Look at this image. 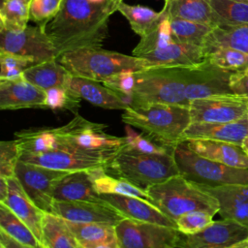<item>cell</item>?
Here are the masks:
<instances>
[{"label":"cell","instance_id":"1","mask_svg":"<svg viewBox=\"0 0 248 248\" xmlns=\"http://www.w3.org/2000/svg\"><path fill=\"white\" fill-rule=\"evenodd\" d=\"M122 0H64L60 12L47 23L58 57L81 48L102 47L111 15Z\"/></svg>","mask_w":248,"mask_h":248},{"label":"cell","instance_id":"2","mask_svg":"<svg viewBox=\"0 0 248 248\" xmlns=\"http://www.w3.org/2000/svg\"><path fill=\"white\" fill-rule=\"evenodd\" d=\"M121 120L170 148L185 140L186 130L192 123L189 107L169 104L129 106L123 110Z\"/></svg>","mask_w":248,"mask_h":248},{"label":"cell","instance_id":"3","mask_svg":"<svg viewBox=\"0 0 248 248\" xmlns=\"http://www.w3.org/2000/svg\"><path fill=\"white\" fill-rule=\"evenodd\" d=\"M146 192L151 202L173 221L192 211L212 215L219 211V202L210 193L180 173L149 187Z\"/></svg>","mask_w":248,"mask_h":248},{"label":"cell","instance_id":"4","mask_svg":"<svg viewBox=\"0 0 248 248\" xmlns=\"http://www.w3.org/2000/svg\"><path fill=\"white\" fill-rule=\"evenodd\" d=\"M105 170L144 191L180 173L173 153H140L126 148L125 144L108 162Z\"/></svg>","mask_w":248,"mask_h":248},{"label":"cell","instance_id":"5","mask_svg":"<svg viewBox=\"0 0 248 248\" xmlns=\"http://www.w3.org/2000/svg\"><path fill=\"white\" fill-rule=\"evenodd\" d=\"M72 75L103 82L120 72H138L156 67L154 63L117 51L98 48H81L69 51L57 59Z\"/></svg>","mask_w":248,"mask_h":248},{"label":"cell","instance_id":"6","mask_svg":"<svg viewBox=\"0 0 248 248\" xmlns=\"http://www.w3.org/2000/svg\"><path fill=\"white\" fill-rule=\"evenodd\" d=\"M135 89L130 106L169 104L189 107L185 67L156 66L135 73Z\"/></svg>","mask_w":248,"mask_h":248},{"label":"cell","instance_id":"7","mask_svg":"<svg viewBox=\"0 0 248 248\" xmlns=\"http://www.w3.org/2000/svg\"><path fill=\"white\" fill-rule=\"evenodd\" d=\"M173 156L180 174L197 184L210 187L248 184V169L229 167L200 156L185 140L174 147Z\"/></svg>","mask_w":248,"mask_h":248},{"label":"cell","instance_id":"8","mask_svg":"<svg viewBox=\"0 0 248 248\" xmlns=\"http://www.w3.org/2000/svg\"><path fill=\"white\" fill-rule=\"evenodd\" d=\"M118 150H88L61 144L57 149L45 153L21 154L19 160L59 170H91L106 169Z\"/></svg>","mask_w":248,"mask_h":248},{"label":"cell","instance_id":"9","mask_svg":"<svg viewBox=\"0 0 248 248\" xmlns=\"http://www.w3.org/2000/svg\"><path fill=\"white\" fill-rule=\"evenodd\" d=\"M108 126L89 121L79 115L67 124L56 127V133L62 144L88 150H117L124 146L125 137H116L106 132Z\"/></svg>","mask_w":248,"mask_h":248},{"label":"cell","instance_id":"10","mask_svg":"<svg viewBox=\"0 0 248 248\" xmlns=\"http://www.w3.org/2000/svg\"><path fill=\"white\" fill-rule=\"evenodd\" d=\"M115 230L120 248H176L181 235L175 228L127 218Z\"/></svg>","mask_w":248,"mask_h":248},{"label":"cell","instance_id":"11","mask_svg":"<svg viewBox=\"0 0 248 248\" xmlns=\"http://www.w3.org/2000/svg\"><path fill=\"white\" fill-rule=\"evenodd\" d=\"M46 25L27 26L18 31L0 29V50L32 58L37 64L58 59Z\"/></svg>","mask_w":248,"mask_h":248},{"label":"cell","instance_id":"12","mask_svg":"<svg viewBox=\"0 0 248 248\" xmlns=\"http://www.w3.org/2000/svg\"><path fill=\"white\" fill-rule=\"evenodd\" d=\"M69 172L71 171L53 170L19 160L15 176L35 204L43 211L51 213L54 187Z\"/></svg>","mask_w":248,"mask_h":248},{"label":"cell","instance_id":"13","mask_svg":"<svg viewBox=\"0 0 248 248\" xmlns=\"http://www.w3.org/2000/svg\"><path fill=\"white\" fill-rule=\"evenodd\" d=\"M192 122L224 123L237 121L247 115L248 98L235 94L218 95L190 101Z\"/></svg>","mask_w":248,"mask_h":248},{"label":"cell","instance_id":"14","mask_svg":"<svg viewBox=\"0 0 248 248\" xmlns=\"http://www.w3.org/2000/svg\"><path fill=\"white\" fill-rule=\"evenodd\" d=\"M233 72L219 68L208 61L185 67L186 97L190 101L218 95L233 94L230 78Z\"/></svg>","mask_w":248,"mask_h":248},{"label":"cell","instance_id":"15","mask_svg":"<svg viewBox=\"0 0 248 248\" xmlns=\"http://www.w3.org/2000/svg\"><path fill=\"white\" fill-rule=\"evenodd\" d=\"M248 236V228L232 220L213 221L202 231L194 234H182L180 248H226Z\"/></svg>","mask_w":248,"mask_h":248},{"label":"cell","instance_id":"16","mask_svg":"<svg viewBox=\"0 0 248 248\" xmlns=\"http://www.w3.org/2000/svg\"><path fill=\"white\" fill-rule=\"evenodd\" d=\"M51 213L75 223H106L116 226L125 217L114 207L100 201H54Z\"/></svg>","mask_w":248,"mask_h":248},{"label":"cell","instance_id":"17","mask_svg":"<svg viewBox=\"0 0 248 248\" xmlns=\"http://www.w3.org/2000/svg\"><path fill=\"white\" fill-rule=\"evenodd\" d=\"M46 91L28 81L23 76L13 79H0V108H44Z\"/></svg>","mask_w":248,"mask_h":248},{"label":"cell","instance_id":"18","mask_svg":"<svg viewBox=\"0 0 248 248\" xmlns=\"http://www.w3.org/2000/svg\"><path fill=\"white\" fill-rule=\"evenodd\" d=\"M100 198L127 219L177 229L175 221L166 216L155 204L147 200L114 194H102Z\"/></svg>","mask_w":248,"mask_h":248},{"label":"cell","instance_id":"19","mask_svg":"<svg viewBox=\"0 0 248 248\" xmlns=\"http://www.w3.org/2000/svg\"><path fill=\"white\" fill-rule=\"evenodd\" d=\"M66 87L81 100L99 108L124 110L129 107V103L120 94L100 81L71 74Z\"/></svg>","mask_w":248,"mask_h":248},{"label":"cell","instance_id":"20","mask_svg":"<svg viewBox=\"0 0 248 248\" xmlns=\"http://www.w3.org/2000/svg\"><path fill=\"white\" fill-rule=\"evenodd\" d=\"M204 57L202 46L177 40L140 56L157 66L166 67H192L202 63Z\"/></svg>","mask_w":248,"mask_h":248},{"label":"cell","instance_id":"21","mask_svg":"<svg viewBox=\"0 0 248 248\" xmlns=\"http://www.w3.org/2000/svg\"><path fill=\"white\" fill-rule=\"evenodd\" d=\"M185 141L200 156L229 167L248 169V156L241 145L205 139H187Z\"/></svg>","mask_w":248,"mask_h":248},{"label":"cell","instance_id":"22","mask_svg":"<svg viewBox=\"0 0 248 248\" xmlns=\"http://www.w3.org/2000/svg\"><path fill=\"white\" fill-rule=\"evenodd\" d=\"M8 181L9 193L6 199L0 202L7 205L22 222L25 223L40 242L42 222L46 212L38 207L28 197L16 176L8 178Z\"/></svg>","mask_w":248,"mask_h":248},{"label":"cell","instance_id":"23","mask_svg":"<svg viewBox=\"0 0 248 248\" xmlns=\"http://www.w3.org/2000/svg\"><path fill=\"white\" fill-rule=\"evenodd\" d=\"M248 136L247 115L237 121L224 123L192 122L185 133L187 139H205L241 145Z\"/></svg>","mask_w":248,"mask_h":248},{"label":"cell","instance_id":"24","mask_svg":"<svg viewBox=\"0 0 248 248\" xmlns=\"http://www.w3.org/2000/svg\"><path fill=\"white\" fill-rule=\"evenodd\" d=\"M53 200L61 202L100 201V194L93 184L91 170L71 171L63 176L54 187Z\"/></svg>","mask_w":248,"mask_h":248},{"label":"cell","instance_id":"25","mask_svg":"<svg viewBox=\"0 0 248 248\" xmlns=\"http://www.w3.org/2000/svg\"><path fill=\"white\" fill-rule=\"evenodd\" d=\"M201 185V184H200ZM219 202L218 213L223 219L237 222L248 228V199L233 190L230 185H201Z\"/></svg>","mask_w":248,"mask_h":248},{"label":"cell","instance_id":"26","mask_svg":"<svg viewBox=\"0 0 248 248\" xmlns=\"http://www.w3.org/2000/svg\"><path fill=\"white\" fill-rule=\"evenodd\" d=\"M21 154H39L57 149L62 143L55 128H28L15 133Z\"/></svg>","mask_w":248,"mask_h":248},{"label":"cell","instance_id":"27","mask_svg":"<svg viewBox=\"0 0 248 248\" xmlns=\"http://www.w3.org/2000/svg\"><path fill=\"white\" fill-rule=\"evenodd\" d=\"M40 248H78V242L66 220L46 212L42 222Z\"/></svg>","mask_w":248,"mask_h":248},{"label":"cell","instance_id":"28","mask_svg":"<svg viewBox=\"0 0 248 248\" xmlns=\"http://www.w3.org/2000/svg\"><path fill=\"white\" fill-rule=\"evenodd\" d=\"M70 76L71 73L57 59L35 64L23 73L28 81L45 91L54 87H66Z\"/></svg>","mask_w":248,"mask_h":248},{"label":"cell","instance_id":"29","mask_svg":"<svg viewBox=\"0 0 248 248\" xmlns=\"http://www.w3.org/2000/svg\"><path fill=\"white\" fill-rule=\"evenodd\" d=\"M231 47L248 54V24L222 25L212 28L203 43V49Z\"/></svg>","mask_w":248,"mask_h":248},{"label":"cell","instance_id":"30","mask_svg":"<svg viewBox=\"0 0 248 248\" xmlns=\"http://www.w3.org/2000/svg\"><path fill=\"white\" fill-rule=\"evenodd\" d=\"M170 16L215 27L210 0H170L165 2Z\"/></svg>","mask_w":248,"mask_h":248},{"label":"cell","instance_id":"31","mask_svg":"<svg viewBox=\"0 0 248 248\" xmlns=\"http://www.w3.org/2000/svg\"><path fill=\"white\" fill-rule=\"evenodd\" d=\"M119 12L129 22L131 29L140 37H143L152 31L165 15V7L160 12L140 5H130L121 2L118 6Z\"/></svg>","mask_w":248,"mask_h":248},{"label":"cell","instance_id":"32","mask_svg":"<svg viewBox=\"0 0 248 248\" xmlns=\"http://www.w3.org/2000/svg\"><path fill=\"white\" fill-rule=\"evenodd\" d=\"M91 175L93 179V184L96 191L102 194H114L121 196H130L138 197L151 202V199L148 193L131 182L120 178L114 177L108 174L105 169H96L91 170Z\"/></svg>","mask_w":248,"mask_h":248},{"label":"cell","instance_id":"33","mask_svg":"<svg viewBox=\"0 0 248 248\" xmlns=\"http://www.w3.org/2000/svg\"><path fill=\"white\" fill-rule=\"evenodd\" d=\"M215 26L248 24V0H210Z\"/></svg>","mask_w":248,"mask_h":248},{"label":"cell","instance_id":"34","mask_svg":"<svg viewBox=\"0 0 248 248\" xmlns=\"http://www.w3.org/2000/svg\"><path fill=\"white\" fill-rule=\"evenodd\" d=\"M0 230L23 245L40 248V242L34 232L2 202H0Z\"/></svg>","mask_w":248,"mask_h":248},{"label":"cell","instance_id":"35","mask_svg":"<svg viewBox=\"0 0 248 248\" xmlns=\"http://www.w3.org/2000/svg\"><path fill=\"white\" fill-rule=\"evenodd\" d=\"M164 7L166 9V12L162 19L152 31H150L143 37H140L139 44L133 49V55L140 57L144 53L163 47L175 40L170 29L168 5L165 3Z\"/></svg>","mask_w":248,"mask_h":248},{"label":"cell","instance_id":"36","mask_svg":"<svg viewBox=\"0 0 248 248\" xmlns=\"http://www.w3.org/2000/svg\"><path fill=\"white\" fill-rule=\"evenodd\" d=\"M30 3L26 0L2 1L0 29L18 31L26 28L30 20Z\"/></svg>","mask_w":248,"mask_h":248},{"label":"cell","instance_id":"37","mask_svg":"<svg viewBox=\"0 0 248 248\" xmlns=\"http://www.w3.org/2000/svg\"><path fill=\"white\" fill-rule=\"evenodd\" d=\"M204 50V60L209 63L236 73L244 72L248 68V54L231 47H211Z\"/></svg>","mask_w":248,"mask_h":248},{"label":"cell","instance_id":"38","mask_svg":"<svg viewBox=\"0 0 248 248\" xmlns=\"http://www.w3.org/2000/svg\"><path fill=\"white\" fill-rule=\"evenodd\" d=\"M78 244L116 240L115 226L106 223H75L66 221Z\"/></svg>","mask_w":248,"mask_h":248},{"label":"cell","instance_id":"39","mask_svg":"<svg viewBox=\"0 0 248 248\" xmlns=\"http://www.w3.org/2000/svg\"><path fill=\"white\" fill-rule=\"evenodd\" d=\"M170 24L175 40L182 43L203 46V43L212 30V26L174 17L170 16Z\"/></svg>","mask_w":248,"mask_h":248},{"label":"cell","instance_id":"40","mask_svg":"<svg viewBox=\"0 0 248 248\" xmlns=\"http://www.w3.org/2000/svg\"><path fill=\"white\" fill-rule=\"evenodd\" d=\"M80 100L67 87H54L46 91L44 108L62 111L69 110L77 114L80 107Z\"/></svg>","mask_w":248,"mask_h":248},{"label":"cell","instance_id":"41","mask_svg":"<svg viewBox=\"0 0 248 248\" xmlns=\"http://www.w3.org/2000/svg\"><path fill=\"white\" fill-rule=\"evenodd\" d=\"M125 147L146 154H171L174 148L166 147L152 140L143 133H137L132 126L125 127Z\"/></svg>","mask_w":248,"mask_h":248},{"label":"cell","instance_id":"42","mask_svg":"<svg viewBox=\"0 0 248 248\" xmlns=\"http://www.w3.org/2000/svg\"><path fill=\"white\" fill-rule=\"evenodd\" d=\"M37 64L32 58L0 50V79H13L23 76L24 71Z\"/></svg>","mask_w":248,"mask_h":248},{"label":"cell","instance_id":"43","mask_svg":"<svg viewBox=\"0 0 248 248\" xmlns=\"http://www.w3.org/2000/svg\"><path fill=\"white\" fill-rule=\"evenodd\" d=\"M213 216L206 211L185 213L175 220L176 228L182 234H194L209 226L213 222Z\"/></svg>","mask_w":248,"mask_h":248},{"label":"cell","instance_id":"44","mask_svg":"<svg viewBox=\"0 0 248 248\" xmlns=\"http://www.w3.org/2000/svg\"><path fill=\"white\" fill-rule=\"evenodd\" d=\"M64 0H32L30 3V20L47 25L60 12Z\"/></svg>","mask_w":248,"mask_h":248},{"label":"cell","instance_id":"45","mask_svg":"<svg viewBox=\"0 0 248 248\" xmlns=\"http://www.w3.org/2000/svg\"><path fill=\"white\" fill-rule=\"evenodd\" d=\"M19 158L20 151L16 140H2L0 142V176L14 177Z\"/></svg>","mask_w":248,"mask_h":248},{"label":"cell","instance_id":"46","mask_svg":"<svg viewBox=\"0 0 248 248\" xmlns=\"http://www.w3.org/2000/svg\"><path fill=\"white\" fill-rule=\"evenodd\" d=\"M136 72L132 71H125L120 72L118 74H115L106 80H104L102 83L108 87L109 89L117 92L120 94L128 103L130 106V99L135 89V83H136Z\"/></svg>","mask_w":248,"mask_h":248},{"label":"cell","instance_id":"47","mask_svg":"<svg viewBox=\"0 0 248 248\" xmlns=\"http://www.w3.org/2000/svg\"><path fill=\"white\" fill-rule=\"evenodd\" d=\"M230 86L233 94L248 98V75L246 73H233L230 78Z\"/></svg>","mask_w":248,"mask_h":248},{"label":"cell","instance_id":"48","mask_svg":"<svg viewBox=\"0 0 248 248\" xmlns=\"http://www.w3.org/2000/svg\"><path fill=\"white\" fill-rule=\"evenodd\" d=\"M0 243H2L6 248H32L17 242L16 240L12 238L10 235H8L6 232H4L1 230H0Z\"/></svg>","mask_w":248,"mask_h":248},{"label":"cell","instance_id":"49","mask_svg":"<svg viewBox=\"0 0 248 248\" xmlns=\"http://www.w3.org/2000/svg\"><path fill=\"white\" fill-rule=\"evenodd\" d=\"M78 248H120V246L116 239V240L101 241V242H95V243L78 244Z\"/></svg>","mask_w":248,"mask_h":248},{"label":"cell","instance_id":"50","mask_svg":"<svg viewBox=\"0 0 248 248\" xmlns=\"http://www.w3.org/2000/svg\"><path fill=\"white\" fill-rule=\"evenodd\" d=\"M9 193V181L7 177L0 176V202H3Z\"/></svg>","mask_w":248,"mask_h":248},{"label":"cell","instance_id":"51","mask_svg":"<svg viewBox=\"0 0 248 248\" xmlns=\"http://www.w3.org/2000/svg\"><path fill=\"white\" fill-rule=\"evenodd\" d=\"M233 190L244 196L245 198L248 199V184H234V185H230Z\"/></svg>","mask_w":248,"mask_h":248},{"label":"cell","instance_id":"52","mask_svg":"<svg viewBox=\"0 0 248 248\" xmlns=\"http://www.w3.org/2000/svg\"><path fill=\"white\" fill-rule=\"evenodd\" d=\"M226 248H248V240L247 239H244V240H241L237 243H234L229 247H226Z\"/></svg>","mask_w":248,"mask_h":248},{"label":"cell","instance_id":"53","mask_svg":"<svg viewBox=\"0 0 248 248\" xmlns=\"http://www.w3.org/2000/svg\"><path fill=\"white\" fill-rule=\"evenodd\" d=\"M241 147H242V149L244 150V152L246 153V155L248 156V136L242 140V142H241Z\"/></svg>","mask_w":248,"mask_h":248},{"label":"cell","instance_id":"54","mask_svg":"<svg viewBox=\"0 0 248 248\" xmlns=\"http://www.w3.org/2000/svg\"><path fill=\"white\" fill-rule=\"evenodd\" d=\"M0 248H6L2 243H0Z\"/></svg>","mask_w":248,"mask_h":248},{"label":"cell","instance_id":"55","mask_svg":"<svg viewBox=\"0 0 248 248\" xmlns=\"http://www.w3.org/2000/svg\"><path fill=\"white\" fill-rule=\"evenodd\" d=\"M244 73H246V74H247V75H248V68H247V69H246V70H245V71H244Z\"/></svg>","mask_w":248,"mask_h":248},{"label":"cell","instance_id":"56","mask_svg":"<svg viewBox=\"0 0 248 248\" xmlns=\"http://www.w3.org/2000/svg\"><path fill=\"white\" fill-rule=\"evenodd\" d=\"M2 1H7V0H2ZM26 1H29V2H31L32 0H26Z\"/></svg>","mask_w":248,"mask_h":248},{"label":"cell","instance_id":"57","mask_svg":"<svg viewBox=\"0 0 248 248\" xmlns=\"http://www.w3.org/2000/svg\"><path fill=\"white\" fill-rule=\"evenodd\" d=\"M164 1H165V2H166V1H170V0H164Z\"/></svg>","mask_w":248,"mask_h":248},{"label":"cell","instance_id":"58","mask_svg":"<svg viewBox=\"0 0 248 248\" xmlns=\"http://www.w3.org/2000/svg\"><path fill=\"white\" fill-rule=\"evenodd\" d=\"M247 118H248V112H247Z\"/></svg>","mask_w":248,"mask_h":248},{"label":"cell","instance_id":"59","mask_svg":"<svg viewBox=\"0 0 248 248\" xmlns=\"http://www.w3.org/2000/svg\"><path fill=\"white\" fill-rule=\"evenodd\" d=\"M246 239H247V240H248V236H247V238H246Z\"/></svg>","mask_w":248,"mask_h":248}]
</instances>
